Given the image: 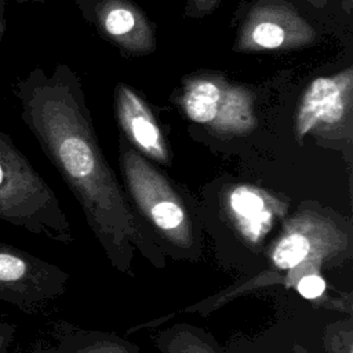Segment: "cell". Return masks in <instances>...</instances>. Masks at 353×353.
I'll return each mask as SVG.
<instances>
[{
	"instance_id": "5bb4252c",
	"label": "cell",
	"mask_w": 353,
	"mask_h": 353,
	"mask_svg": "<svg viewBox=\"0 0 353 353\" xmlns=\"http://www.w3.org/2000/svg\"><path fill=\"white\" fill-rule=\"evenodd\" d=\"M17 327L0 317V353H15Z\"/></svg>"
},
{
	"instance_id": "30bf717a",
	"label": "cell",
	"mask_w": 353,
	"mask_h": 353,
	"mask_svg": "<svg viewBox=\"0 0 353 353\" xmlns=\"http://www.w3.org/2000/svg\"><path fill=\"white\" fill-rule=\"evenodd\" d=\"M114 106L119 124L131 146L149 160L168 164L165 137L146 102L128 85L119 84L114 91Z\"/></svg>"
},
{
	"instance_id": "7a4b0ae2",
	"label": "cell",
	"mask_w": 353,
	"mask_h": 353,
	"mask_svg": "<svg viewBox=\"0 0 353 353\" xmlns=\"http://www.w3.org/2000/svg\"><path fill=\"white\" fill-rule=\"evenodd\" d=\"M0 221L59 243L73 240L54 190L0 130Z\"/></svg>"
},
{
	"instance_id": "52a82bcc",
	"label": "cell",
	"mask_w": 353,
	"mask_h": 353,
	"mask_svg": "<svg viewBox=\"0 0 353 353\" xmlns=\"http://www.w3.org/2000/svg\"><path fill=\"white\" fill-rule=\"evenodd\" d=\"M313 28L288 3L262 0L245 17L237 39L244 51H270L307 46L314 40Z\"/></svg>"
},
{
	"instance_id": "6da1fadb",
	"label": "cell",
	"mask_w": 353,
	"mask_h": 353,
	"mask_svg": "<svg viewBox=\"0 0 353 353\" xmlns=\"http://www.w3.org/2000/svg\"><path fill=\"white\" fill-rule=\"evenodd\" d=\"M14 92L23 123L81 205L110 263L130 273L138 251L160 265L157 245L141 229L103 157L73 73L63 65L51 76L36 68Z\"/></svg>"
},
{
	"instance_id": "8fae6325",
	"label": "cell",
	"mask_w": 353,
	"mask_h": 353,
	"mask_svg": "<svg viewBox=\"0 0 353 353\" xmlns=\"http://www.w3.org/2000/svg\"><path fill=\"white\" fill-rule=\"evenodd\" d=\"M226 87L219 80L197 77L188 81L183 88L181 105L189 120L214 128L225 98Z\"/></svg>"
},
{
	"instance_id": "7c38bea8",
	"label": "cell",
	"mask_w": 353,
	"mask_h": 353,
	"mask_svg": "<svg viewBox=\"0 0 353 353\" xmlns=\"http://www.w3.org/2000/svg\"><path fill=\"white\" fill-rule=\"evenodd\" d=\"M160 349L164 353H215L207 341L188 330L176 331L167 338L163 335Z\"/></svg>"
},
{
	"instance_id": "5b68a950",
	"label": "cell",
	"mask_w": 353,
	"mask_h": 353,
	"mask_svg": "<svg viewBox=\"0 0 353 353\" xmlns=\"http://www.w3.org/2000/svg\"><path fill=\"white\" fill-rule=\"evenodd\" d=\"M68 274L7 243H0V301L26 314L65 291Z\"/></svg>"
},
{
	"instance_id": "d6986e66",
	"label": "cell",
	"mask_w": 353,
	"mask_h": 353,
	"mask_svg": "<svg viewBox=\"0 0 353 353\" xmlns=\"http://www.w3.org/2000/svg\"><path fill=\"white\" fill-rule=\"evenodd\" d=\"M17 3H28V1H43V0H12Z\"/></svg>"
},
{
	"instance_id": "ba28073f",
	"label": "cell",
	"mask_w": 353,
	"mask_h": 353,
	"mask_svg": "<svg viewBox=\"0 0 353 353\" xmlns=\"http://www.w3.org/2000/svg\"><path fill=\"white\" fill-rule=\"evenodd\" d=\"M81 10L98 30L123 51L142 55L156 47L153 26L130 0H80Z\"/></svg>"
},
{
	"instance_id": "e0dca14e",
	"label": "cell",
	"mask_w": 353,
	"mask_h": 353,
	"mask_svg": "<svg viewBox=\"0 0 353 353\" xmlns=\"http://www.w3.org/2000/svg\"><path fill=\"white\" fill-rule=\"evenodd\" d=\"M197 3V6L200 8H204V10H208L211 7V4H214L216 0H194Z\"/></svg>"
},
{
	"instance_id": "9a60e30c",
	"label": "cell",
	"mask_w": 353,
	"mask_h": 353,
	"mask_svg": "<svg viewBox=\"0 0 353 353\" xmlns=\"http://www.w3.org/2000/svg\"><path fill=\"white\" fill-rule=\"evenodd\" d=\"M83 353H130L124 346L114 342H101L90 349L84 350Z\"/></svg>"
},
{
	"instance_id": "ac0fdd59",
	"label": "cell",
	"mask_w": 353,
	"mask_h": 353,
	"mask_svg": "<svg viewBox=\"0 0 353 353\" xmlns=\"http://www.w3.org/2000/svg\"><path fill=\"white\" fill-rule=\"evenodd\" d=\"M314 6H317V7H320V6H324V3H325V0H310Z\"/></svg>"
},
{
	"instance_id": "8992f818",
	"label": "cell",
	"mask_w": 353,
	"mask_h": 353,
	"mask_svg": "<svg viewBox=\"0 0 353 353\" xmlns=\"http://www.w3.org/2000/svg\"><path fill=\"white\" fill-rule=\"evenodd\" d=\"M352 98V68H346L332 76H320L312 80L296 106V139L302 141L309 134L339 131L349 121Z\"/></svg>"
},
{
	"instance_id": "9c48e42d",
	"label": "cell",
	"mask_w": 353,
	"mask_h": 353,
	"mask_svg": "<svg viewBox=\"0 0 353 353\" xmlns=\"http://www.w3.org/2000/svg\"><path fill=\"white\" fill-rule=\"evenodd\" d=\"M225 210L236 232L250 245H258L285 216L288 204L261 188L239 185L228 192Z\"/></svg>"
},
{
	"instance_id": "277c9868",
	"label": "cell",
	"mask_w": 353,
	"mask_h": 353,
	"mask_svg": "<svg viewBox=\"0 0 353 353\" xmlns=\"http://www.w3.org/2000/svg\"><path fill=\"white\" fill-rule=\"evenodd\" d=\"M349 247V234L334 219L316 211H302L288 218L269 251L277 270L305 266L320 272L321 266L339 258Z\"/></svg>"
},
{
	"instance_id": "3957f363",
	"label": "cell",
	"mask_w": 353,
	"mask_h": 353,
	"mask_svg": "<svg viewBox=\"0 0 353 353\" xmlns=\"http://www.w3.org/2000/svg\"><path fill=\"white\" fill-rule=\"evenodd\" d=\"M120 167L128 193L146 222L171 245L190 248L193 225L170 181L125 142L120 143Z\"/></svg>"
},
{
	"instance_id": "2e32d148",
	"label": "cell",
	"mask_w": 353,
	"mask_h": 353,
	"mask_svg": "<svg viewBox=\"0 0 353 353\" xmlns=\"http://www.w3.org/2000/svg\"><path fill=\"white\" fill-rule=\"evenodd\" d=\"M6 1L7 0H0V44L3 43L4 34H6Z\"/></svg>"
},
{
	"instance_id": "4fadbf2b",
	"label": "cell",
	"mask_w": 353,
	"mask_h": 353,
	"mask_svg": "<svg viewBox=\"0 0 353 353\" xmlns=\"http://www.w3.org/2000/svg\"><path fill=\"white\" fill-rule=\"evenodd\" d=\"M294 288L303 298L313 301L325 292V280L320 273H307L295 283Z\"/></svg>"
}]
</instances>
